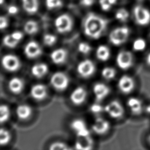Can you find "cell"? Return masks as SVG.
<instances>
[{"label":"cell","mask_w":150,"mask_h":150,"mask_svg":"<svg viewBox=\"0 0 150 150\" xmlns=\"http://www.w3.org/2000/svg\"><path fill=\"white\" fill-rule=\"evenodd\" d=\"M108 22L103 16L90 12L84 17L82 23V30L84 35L92 40L100 39L107 28Z\"/></svg>","instance_id":"6da1fadb"},{"label":"cell","mask_w":150,"mask_h":150,"mask_svg":"<svg viewBox=\"0 0 150 150\" xmlns=\"http://www.w3.org/2000/svg\"><path fill=\"white\" fill-rule=\"evenodd\" d=\"M53 24L57 33L60 35H66L72 30L74 26V21L70 14L62 13L55 17Z\"/></svg>","instance_id":"7a4b0ae2"},{"label":"cell","mask_w":150,"mask_h":150,"mask_svg":"<svg viewBox=\"0 0 150 150\" xmlns=\"http://www.w3.org/2000/svg\"><path fill=\"white\" fill-rule=\"evenodd\" d=\"M130 35L129 28L124 25L113 28L108 34V41L114 46H120L124 45Z\"/></svg>","instance_id":"3957f363"},{"label":"cell","mask_w":150,"mask_h":150,"mask_svg":"<svg viewBox=\"0 0 150 150\" xmlns=\"http://www.w3.org/2000/svg\"><path fill=\"white\" fill-rule=\"evenodd\" d=\"M135 23L139 26H146L150 23V11L141 5H135L132 11Z\"/></svg>","instance_id":"277c9868"},{"label":"cell","mask_w":150,"mask_h":150,"mask_svg":"<svg viewBox=\"0 0 150 150\" xmlns=\"http://www.w3.org/2000/svg\"><path fill=\"white\" fill-rule=\"evenodd\" d=\"M134 62L132 53L126 49L119 51L115 57V63L117 67L122 70H127L131 69Z\"/></svg>","instance_id":"5b68a950"},{"label":"cell","mask_w":150,"mask_h":150,"mask_svg":"<svg viewBox=\"0 0 150 150\" xmlns=\"http://www.w3.org/2000/svg\"><path fill=\"white\" fill-rule=\"evenodd\" d=\"M96 71V66L94 62L89 59H85L80 61L76 67L78 75L84 79L91 77Z\"/></svg>","instance_id":"8992f818"},{"label":"cell","mask_w":150,"mask_h":150,"mask_svg":"<svg viewBox=\"0 0 150 150\" xmlns=\"http://www.w3.org/2000/svg\"><path fill=\"white\" fill-rule=\"evenodd\" d=\"M104 112L111 118L119 120L124 115L125 109L120 101L112 100L104 105Z\"/></svg>","instance_id":"52a82bcc"},{"label":"cell","mask_w":150,"mask_h":150,"mask_svg":"<svg viewBox=\"0 0 150 150\" xmlns=\"http://www.w3.org/2000/svg\"><path fill=\"white\" fill-rule=\"evenodd\" d=\"M50 82L52 86L56 90L64 91L70 84V79L65 73L63 71H56L50 77Z\"/></svg>","instance_id":"ba28073f"},{"label":"cell","mask_w":150,"mask_h":150,"mask_svg":"<svg viewBox=\"0 0 150 150\" xmlns=\"http://www.w3.org/2000/svg\"><path fill=\"white\" fill-rule=\"evenodd\" d=\"M111 129V124L106 118L101 115L96 116L91 123L90 129L91 132L98 135H104Z\"/></svg>","instance_id":"9c48e42d"},{"label":"cell","mask_w":150,"mask_h":150,"mask_svg":"<svg viewBox=\"0 0 150 150\" xmlns=\"http://www.w3.org/2000/svg\"><path fill=\"white\" fill-rule=\"evenodd\" d=\"M1 64L4 69L9 72L18 71L21 66V62L18 56L8 53L4 54L1 58Z\"/></svg>","instance_id":"30bf717a"},{"label":"cell","mask_w":150,"mask_h":150,"mask_svg":"<svg viewBox=\"0 0 150 150\" xmlns=\"http://www.w3.org/2000/svg\"><path fill=\"white\" fill-rule=\"evenodd\" d=\"M70 128L76 137L86 136L91 134V131L82 118H76L73 119L70 124Z\"/></svg>","instance_id":"8fae6325"},{"label":"cell","mask_w":150,"mask_h":150,"mask_svg":"<svg viewBox=\"0 0 150 150\" xmlns=\"http://www.w3.org/2000/svg\"><path fill=\"white\" fill-rule=\"evenodd\" d=\"M135 87L134 79L128 74H123L120 77L117 81V87L123 94H129L132 93Z\"/></svg>","instance_id":"7c38bea8"},{"label":"cell","mask_w":150,"mask_h":150,"mask_svg":"<svg viewBox=\"0 0 150 150\" xmlns=\"http://www.w3.org/2000/svg\"><path fill=\"white\" fill-rule=\"evenodd\" d=\"M87 96L88 93L86 88L82 86H79L71 91L69 98L73 104L76 106H80L86 101Z\"/></svg>","instance_id":"4fadbf2b"},{"label":"cell","mask_w":150,"mask_h":150,"mask_svg":"<svg viewBox=\"0 0 150 150\" xmlns=\"http://www.w3.org/2000/svg\"><path fill=\"white\" fill-rule=\"evenodd\" d=\"M23 53L27 58L35 59L42 55L43 50L41 45L37 41L32 40L25 44L23 47Z\"/></svg>","instance_id":"5bb4252c"},{"label":"cell","mask_w":150,"mask_h":150,"mask_svg":"<svg viewBox=\"0 0 150 150\" xmlns=\"http://www.w3.org/2000/svg\"><path fill=\"white\" fill-rule=\"evenodd\" d=\"M92 91L96 101L101 102L110 94V87L105 83L96 82L92 87Z\"/></svg>","instance_id":"9a60e30c"},{"label":"cell","mask_w":150,"mask_h":150,"mask_svg":"<svg viewBox=\"0 0 150 150\" xmlns=\"http://www.w3.org/2000/svg\"><path fill=\"white\" fill-rule=\"evenodd\" d=\"M94 146V140L90 134L76 137L73 148L74 150H93Z\"/></svg>","instance_id":"2e32d148"},{"label":"cell","mask_w":150,"mask_h":150,"mask_svg":"<svg viewBox=\"0 0 150 150\" xmlns=\"http://www.w3.org/2000/svg\"><path fill=\"white\" fill-rule=\"evenodd\" d=\"M126 104L131 113L134 115H139L144 112V104L139 97H130L127 99Z\"/></svg>","instance_id":"e0dca14e"},{"label":"cell","mask_w":150,"mask_h":150,"mask_svg":"<svg viewBox=\"0 0 150 150\" xmlns=\"http://www.w3.org/2000/svg\"><path fill=\"white\" fill-rule=\"evenodd\" d=\"M68 57V52L63 47L54 49L50 54L51 61L56 65H62L66 63Z\"/></svg>","instance_id":"ac0fdd59"},{"label":"cell","mask_w":150,"mask_h":150,"mask_svg":"<svg viewBox=\"0 0 150 150\" xmlns=\"http://www.w3.org/2000/svg\"><path fill=\"white\" fill-rule=\"evenodd\" d=\"M30 94L31 97L36 100H43L47 96V88L46 86L43 84H35L31 87Z\"/></svg>","instance_id":"d6986e66"},{"label":"cell","mask_w":150,"mask_h":150,"mask_svg":"<svg viewBox=\"0 0 150 150\" xmlns=\"http://www.w3.org/2000/svg\"><path fill=\"white\" fill-rule=\"evenodd\" d=\"M22 10L29 15L36 14L39 9V0H21Z\"/></svg>","instance_id":"ffe728a7"},{"label":"cell","mask_w":150,"mask_h":150,"mask_svg":"<svg viewBox=\"0 0 150 150\" xmlns=\"http://www.w3.org/2000/svg\"><path fill=\"white\" fill-rule=\"evenodd\" d=\"M95 55L96 58L101 62L108 61L111 55L110 47L104 44L99 45L96 49Z\"/></svg>","instance_id":"44dd1931"},{"label":"cell","mask_w":150,"mask_h":150,"mask_svg":"<svg viewBox=\"0 0 150 150\" xmlns=\"http://www.w3.org/2000/svg\"><path fill=\"white\" fill-rule=\"evenodd\" d=\"M25 87V81L18 77H14L10 79L8 82V88L11 93L15 94H20Z\"/></svg>","instance_id":"7402d4cb"},{"label":"cell","mask_w":150,"mask_h":150,"mask_svg":"<svg viewBox=\"0 0 150 150\" xmlns=\"http://www.w3.org/2000/svg\"><path fill=\"white\" fill-rule=\"evenodd\" d=\"M40 29L39 23L33 19H29L24 22L22 26V30L25 35L34 36L37 34Z\"/></svg>","instance_id":"603a6c76"},{"label":"cell","mask_w":150,"mask_h":150,"mask_svg":"<svg viewBox=\"0 0 150 150\" xmlns=\"http://www.w3.org/2000/svg\"><path fill=\"white\" fill-rule=\"evenodd\" d=\"M32 114V107L26 104H21L17 106L16 108V114L17 117L21 120L28 119Z\"/></svg>","instance_id":"cb8c5ba5"},{"label":"cell","mask_w":150,"mask_h":150,"mask_svg":"<svg viewBox=\"0 0 150 150\" xmlns=\"http://www.w3.org/2000/svg\"><path fill=\"white\" fill-rule=\"evenodd\" d=\"M48 66L45 63H38L33 64L30 69L32 74L36 78H42L48 72Z\"/></svg>","instance_id":"d4e9b609"},{"label":"cell","mask_w":150,"mask_h":150,"mask_svg":"<svg viewBox=\"0 0 150 150\" xmlns=\"http://www.w3.org/2000/svg\"><path fill=\"white\" fill-rule=\"evenodd\" d=\"M21 43L10 32L5 35L2 38V45L8 49H14Z\"/></svg>","instance_id":"484cf974"},{"label":"cell","mask_w":150,"mask_h":150,"mask_svg":"<svg viewBox=\"0 0 150 150\" xmlns=\"http://www.w3.org/2000/svg\"><path fill=\"white\" fill-rule=\"evenodd\" d=\"M114 16L115 19L118 22L125 23L130 18V13L127 8L121 7L115 11Z\"/></svg>","instance_id":"4316f807"},{"label":"cell","mask_w":150,"mask_h":150,"mask_svg":"<svg viewBox=\"0 0 150 150\" xmlns=\"http://www.w3.org/2000/svg\"><path fill=\"white\" fill-rule=\"evenodd\" d=\"M101 76L106 81L114 80L117 76V71L112 66H105L101 69Z\"/></svg>","instance_id":"83f0119b"},{"label":"cell","mask_w":150,"mask_h":150,"mask_svg":"<svg viewBox=\"0 0 150 150\" xmlns=\"http://www.w3.org/2000/svg\"><path fill=\"white\" fill-rule=\"evenodd\" d=\"M147 46L146 40L141 37L137 38L134 40L132 43V49L136 52H141L145 50Z\"/></svg>","instance_id":"f1b7e54d"},{"label":"cell","mask_w":150,"mask_h":150,"mask_svg":"<svg viewBox=\"0 0 150 150\" xmlns=\"http://www.w3.org/2000/svg\"><path fill=\"white\" fill-rule=\"evenodd\" d=\"M45 6L49 11H55L61 9L63 6V0H44Z\"/></svg>","instance_id":"f546056e"},{"label":"cell","mask_w":150,"mask_h":150,"mask_svg":"<svg viewBox=\"0 0 150 150\" xmlns=\"http://www.w3.org/2000/svg\"><path fill=\"white\" fill-rule=\"evenodd\" d=\"M57 42V36L56 35L46 32L42 36V42L43 45L47 47H52L54 46Z\"/></svg>","instance_id":"4dcf8cb0"},{"label":"cell","mask_w":150,"mask_h":150,"mask_svg":"<svg viewBox=\"0 0 150 150\" xmlns=\"http://www.w3.org/2000/svg\"><path fill=\"white\" fill-rule=\"evenodd\" d=\"M89 111L95 117L100 115L103 112H104V107L100 102L96 101L91 104L89 106Z\"/></svg>","instance_id":"1f68e13d"},{"label":"cell","mask_w":150,"mask_h":150,"mask_svg":"<svg viewBox=\"0 0 150 150\" xmlns=\"http://www.w3.org/2000/svg\"><path fill=\"white\" fill-rule=\"evenodd\" d=\"M49 150H74L73 146L62 141H55L50 144Z\"/></svg>","instance_id":"d6a6232c"},{"label":"cell","mask_w":150,"mask_h":150,"mask_svg":"<svg viewBox=\"0 0 150 150\" xmlns=\"http://www.w3.org/2000/svg\"><path fill=\"white\" fill-rule=\"evenodd\" d=\"M11 110L5 104H0V124L6 122L10 118Z\"/></svg>","instance_id":"836d02e7"},{"label":"cell","mask_w":150,"mask_h":150,"mask_svg":"<svg viewBox=\"0 0 150 150\" xmlns=\"http://www.w3.org/2000/svg\"><path fill=\"white\" fill-rule=\"evenodd\" d=\"M118 2L117 0H98L99 6L104 12L110 11Z\"/></svg>","instance_id":"e575fe53"},{"label":"cell","mask_w":150,"mask_h":150,"mask_svg":"<svg viewBox=\"0 0 150 150\" xmlns=\"http://www.w3.org/2000/svg\"><path fill=\"white\" fill-rule=\"evenodd\" d=\"M78 52L82 55H88L92 51V47L87 42H80L77 46Z\"/></svg>","instance_id":"d590c367"},{"label":"cell","mask_w":150,"mask_h":150,"mask_svg":"<svg viewBox=\"0 0 150 150\" xmlns=\"http://www.w3.org/2000/svg\"><path fill=\"white\" fill-rule=\"evenodd\" d=\"M11 135L9 131L4 128H0V145H7L11 141Z\"/></svg>","instance_id":"8d00e7d4"},{"label":"cell","mask_w":150,"mask_h":150,"mask_svg":"<svg viewBox=\"0 0 150 150\" xmlns=\"http://www.w3.org/2000/svg\"><path fill=\"white\" fill-rule=\"evenodd\" d=\"M10 25V21L8 16L0 15V31L6 29Z\"/></svg>","instance_id":"74e56055"},{"label":"cell","mask_w":150,"mask_h":150,"mask_svg":"<svg viewBox=\"0 0 150 150\" xmlns=\"http://www.w3.org/2000/svg\"><path fill=\"white\" fill-rule=\"evenodd\" d=\"M5 9L6 13L9 16H15L19 12V8L13 4L8 5L6 7Z\"/></svg>","instance_id":"f35d334b"},{"label":"cell","mask_w":150,"mask_h":150,"mask_svg":"<svg viewBox=\"0 0 150 150\" xmlns=\"http://www.w3.org/2000/svg\"><path fill=\"white\" fill-rule=\"evenodd\" d=\"M96 2V0H79V4L84 7L88 8L92 6Z\"/></svg>","instance_id":"ab89813d"},{"label":"cell","mask_w":150,"mask_h":150,"mask_svg":"<svg viewBox=\"0 0 150 150\" xmlns=\"http://www.w3.org/2000/svg\"><path fill=\"white\" fill-rule=\"evenodd\" d=\"M144 112L148 115H150V102L146 104H144Z\"/></svg>","instance_id":"60d3db41"},{"label":"cell","mask_w":150,"mask_h":150,"mask_svg":"<svg viewBox=\"0 0 150 150\" xmlns=\"http://www.w3.org/2000/svg\"><path fill=\"white\" fill-rule=\"evenodd\" d=\"M145 62L147 66H150V51L147 52L145 56Z\"/></svg>","instance_id":"b9f144b4"},{"label":"cell","mask_w":150,"mask_h":150,"mask_svg":"<svg viewBox=\"0 0 150 150\" xmlns=\"http://www.w3.org/2000/svg\"><path fill=\"white\" fill-rule=\"evenodd\" d=\"M147 142L149 144V145H150V134H149L147 137Z\"/></svg>","instance_id":"7bdbcfd3"},{"label":"cell","mask_w":150,"mask_h":150,"mask_svg":"<svg viewBox=\"0 0 150 150\" xmlns=\"http://www.w3.org/2000/svg\"><path fill=\"white\" fill-rule=\"evenodd\" d=\"M5 2V0H0V6L4 5Z\"/></svg>","instance_id":"ee69618b"},{"label":"cell","mask_w":150,"mask_h":150,"mask_svg":"<svg viewBox=\"0 0 150 150\" xmlns=\"http://www.w3.org/2000/svg\"><path fill=\"white\" fill-rule=\"evenodd\" d=\"M149 40H150V31H149Z\"/></svg>","instance_id":"f6af8a7d"},{"label":"cell","mask_w":150,"mask_h":150,"mask_svg":"<svg viewBox=\"0 0 150 150\" xmlns=\"http://www.w3.org/2000/svg\"><path fill=\"white\" fill-rule=\"evenodd\" d=\"M138 1H144V0H138Z\"/></svg>","instance_id":"bcb514c9"},{"label":"cell","mask_w":150,"mask_h":150,"mask_svg":"<svg viewBox=\"0 0 150 150\" xmlns=\"http://www.w3.org/2000/svg\"><path fill=\"white\" fill-rule=\"evenodd\" d=\"M122 1V0H117V1H118V2H119V1Z\"/></svg>","instance_id":"7dc6e473"},{"label":"cell","mask_w":150,"mask_h":150,"mask_svg":"<svg viewBox=\"0 0 150 150\" xmlns=\"http://www.w3.org/2000/svg\"><path fill=\"white\" fill-rule=\"evenodd\" d=\"M149 1H150V0H149Z\"/></svg>","instance_id":"c3c4849f"}]
</instances>
